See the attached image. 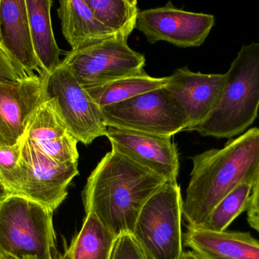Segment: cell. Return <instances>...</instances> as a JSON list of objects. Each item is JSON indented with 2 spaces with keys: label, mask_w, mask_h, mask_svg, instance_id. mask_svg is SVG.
Segmentation results:
<instances>
[{
  "label": "cell",
  "mask_w": 259,
  "mask_h": 259,
  "mask_svg": "<svg viewBox=\"0 0 259 259\" xmlns=\"http://www.w3.org/2000/svg\"><path fill=\"white\" fill-rule=\"evenodd\" d=\"M62 62L87 89L144 71L146 59L129 47L127 38L115 36L81 50H71Z\"/></svg>",
  "instance_id": "52a82bcc"
},
{
  "label": "cell",
  "mask_w": 259,
  "mask_h": 259,
  "mask_svg": "<svg viewBox=\"0 0 259 259\" xmlns=\"http://www.w3.org/2000/svg\"><path fill=\"white\" fill-rule=\"evenodd\" d=\"M55 259H62V255H56Z\"/></svg>",
  "instance_id": "f546056e"
},
{
  "label": "cell",
  "mask_w": 259,
  "mask_h": 259,
  "mask_svg": "<svg viewBox=\"0 0 259 259\" xmlns=\"http://www.w3.org/2000/svg\"><path fill=\"white\" fill-rule=\"evenodd\" d=\"M8 195H9V192L5 189L2 182H0V200L3 199V198L6 197V196H7Z\"/></svg>",
  "instance_id": "83f0119b"
},
{
  "label": "cell",
  "mask_w": 259,
  "mask_h": 259,
  "mask_svg": "<svg viewBox=\"0 0 259 259\" xmlns=\"http://www.w3.org/2000/svg\"><path fill=\"white\" fill-rule=\"evenodd\" d=\"M21 141L14 145L0 147V182L9 194L16 193L21 180Z\"/></svg>",
  "instance_id": "603a6c76"
},
{
  "label": "cell",
  "mask_w": 259,
  "mask_h": 259,
  "mask_svg": "<svg viewBox=\"0 0 259 259\" xmlns=\"http://www.w3.org/2000/svg\"><path fill=\"white\" fill-rule=\"evenodd\" d=\"M115 239L94 214H86L81 229L62 259H110Z\"/></svg>",
  "instance_id": "d6986e66"
},
{
  "label": "cell",
  "mask_w": 259,
  "mask_h": 259,
  "mask_svg": "<svg viewBox=\"0 0 259 259\" xmlns=\"http://www.w3.org/2000/svg\"><path fill=\"white\" fill-rule=\"evenodd\" d=\"M193 170L183 202L188 227L203 225L214 207L228 193L259 174V129H248L229 140L222 149H213L192 158Z\"/></svg>",
  "instance_id": "7a4b0ae2"
},
{
  "label": "cell",
  "mask_w": 259,
  "mask_h": 259,
  "mask_svg": "<svg viewBox=\"0 0 259 259\" xmlns=\"http://www.w3.org/2000/svg\"><path fill=\"white\" fill-rule=\"evenodd\" d=\"M53 212L16 195L0 200V255L12 259H55Z\"/></svg>",
  "instance_id": "277c9868"
},
{
  "label": "cell",
  "mask_w": 259,
  "mask_h": 259,
  "mask_svg": "<svg viewBox=\"0 0 259 259\" xmlns=\"http://www.w3.org/2000/svg\"><path fill=\"white\" fill-rule=\"evenodd\" d=\"M246 211L249 226L259 234V174L254 183Z\"/></svg>",
  "instance_id": "484cf974"
},
{
  "label": "cell",
  "mask_w": 259,
  "mask_h": 259,
  "mask_svg": "<svg viewBox=\"0 0 259 259\" xmlns=\"http://www.w3.org/2000/svg\"><path fill=\"white\" fill-rule=\"evenodd\" d=\"M255 182H243L228 193L199 228L214 232L227 231L233 221L247 210Z\"/></svg>",
  "instance_id": "7402d4cb"
},
{
  "label": "cell",
  "mask_w": 259,
  "mask_h": 259,
  "mask_svg": "<svg viewBox=\"0 0 259 259\" xmlns=\"http://www.w3.org/2000/svg\"><path fill=\"white\" fill-rule=\"evenodd\" d=\"M184 244L205 259H259V241L250 233L214 232L187 226Z\"/></svg>",
  "instance_id": "2e32d148"
},
{
  "label": "cell",
  "mask_w": 259,
  "mask_h": 259,
  "mask_svg": "<svg viewBox=\"0 0 259 259\" xmlns=\"http://www.w3.org/2000/svg\"><path fill=\"white\" fill-rule=\"evenodd\" d=\"M97 19L118 36L128 39L136 28L137 0H86Z\"/></svg>",
  "instance_id": "44dd1931"
},
{
  "label": "cell",
  "mask_w": 259,
  "mask_h": 259,
  "mask_svg": "<svg viewBox=\"0 0 259 259\" xmlns=\"http://www.w3.org/2000/svg\"><path fill=\"white\" fill-rule=\"evenodd\" d=\"M183 200L178 182H166L145 203L133 235L149 259H180Z\"/></svg>",
  "instance_id": "5b68a950"
},
{
  "label": "cell",
  "mask_w": 259,
  "mask_h": 259,
  "mask_svg": "<svg viewBox=\"0 0 259 259\" xmlns=\"http://www.w3.org/2000/svg\"><path fill=\"white\" fill-rule=\"evenodd\" d=\"M57 12L62 34L74 51L118 36L97 19L86 0H61Z\"/></svg>",
  "instance_id": "e0dca14e"
},
{
  "label": "cell",
  "mask_w": 259,
  "mask_h": 259,
  "mask_svg": "<svg viewBox=\"0 0 259 259\" xmlns=\"http://www.w3.org/2000/svg\"><path fill=\"white\" fill-rule=\"evenodd\" d=\"M110 259H149L132 234L125 233L115 239Z\"/></svg>",
  "instance_id": "cb8c5ba5"
},
{
  "label": "cell",
  "mask_w": 259,
  "mask_h": 259,
  "mask_svg": "<svg viewBox=\"0 0 259 259\" xmlns=\"http://www.w3.org/2000/svg\"><path fill=\"white\" fill-rule=\"evenodd\" d=\"M27 77L21 65L0 47V80L18 81Z\"/></svg>",
  "instance_id": "d4e9b609"
},
{
  "label": "cell",
  "mask_w": 259,
  "mask_h": 259,
  "mask_svg": "<svg viewBox=\"0 0 259 259\" xmlns=\"http://www.w3.org/2000/svg\"><path fill=\"white\" fill-rule=\"evenodd\" d=\"M101 109L107 127L172 137L189 126L185 113L164 88Z\"/></svg>",
  "instance_id": "8992f818"
},
{
  "label": "cell",
  "mask_w": 259,
  "mask_h": 259,
  "mask_svg": "<svg viewBox=\"0 0 259 259\" xmlns=\"http://www.w3.org/2000/svg\"><path fill=\"white\" fill-rule=\"evenodd\" d=\"M225 74L220 99L192 131L204 137L232 138L247 131L259 110V42L243 45Z\"/></svg>",
  "instance_id": "3957f363"
},
{
  "label": "cell",
  "mask_w": 259,
  "mask_h": 259,
  "mask_svg": "<svg viewBox=\"0 0 259 259\" xmlns=\"http://www.w3.org/2000/svg\"><path fill=\"white\" fill-rule=\"evenodd\" d=\"M180 259H205L203 257L201 256L199 254L196 253L194 251H187L184 252Z\"/></svg>",
  "instance_id": "4316f807"
},
{
  "label": "cell",
  "mask_w": 259,
  "mask_h": 259,
  "mask_svg": "<svg viewBox=\"0 0 259 259\" xmlns=\"http://www.w3.org/2000/svg\"><path fill=\"white\" fill-rule=\"evenodd\" d=\"M225 74L194 72L187 66L177 68L165 86L187 116L192 131L202 123L215 107L225 83Z\"/></svg>",
  "instance_id": "4fadbf2b"
},
{
  "label": "cell",
  "mask_w": 259,
  "mask_h": 259,
  "mask_svg": "<svg viewBox=\"0 0 259 259\" xmlns=\"http://www.w3.org/2000/svg\"><path fill=\"white\" fill-rule=\"evenodd\" d=\"M21 142V180L14 195L54 212L68 196V186L79 174L78 163L56 162L24 137Z\"/></svg>",
  "instance_id": "9c48e42d"
},
{
  "label": "cell",
  "mask_w": 259,
  "mask_h": 259,
  "mask_svg": "<svg viewBox=\"0 0 259 259\" xmlns=\"http://www.w3.org/2000/svg\"><path fill=\"white\" fill-rule=\"evenodd\" d=\"M0 259H12V258H8V257L4 256V255H0Z\"/></svg>",
  "instance_id": "4dcf8cb0"
},
{
  "label": "cell",
  "mask_w": 259,
  "mask_h": 259,
  "mask_svg": "<svg viewBox=\"0 0 259 259\" xmlns=\"http://www.w3.org/2000/svg\"><path fill=\"white\" fill-rule=\"evenodd\" d=\"M44 81L47 97L56 99L64 120L78 142L89 145L106 135L108 127L101 108L79 83L69 67L61 62Z\"/></svg>",
  "instance_id": "ba28073f"
},
{
  "label": "cell",
  "mask_w": 259,
  "mask_h": 259,
  "mask_svg": "<svg viewBox=\"0 0 259 259\" xmlns=\"http://www.w3.org/2000/svg\"><path fill=\"white\" fill-rule=\"evenodd\" d=\"M0 26L3 45L8 54L29 76L44 78L32 44L25 0H1Z\"/></svg>",
  "instance_id": "9a60e30c"
},
{
  "label": "cell",
  "mask_w": 259,
  "mask_h": 259,
  "mask_svg": "<svg viewBox=\"0 0 259 259\" xmlns=\"http://www.w3.org/2000/svg\"><path fill=\"white\" fill-rule=\"evenodd\" d=\"M168 76L153 78L145 71L106 85L87 88L88 94L100 108L120 103L136 96L165 88Z\"/></svg>",
  "instance_id": "ffe728a7"
},
{
  "label": "cell",
  "mask_w": 259,
  "mask_h": 259,
  "mask_svg": "<svg viewBox=\"0 0 259 259\" xmlns=\"http://www.w3.org/2000/svg\"><path fill=\"white\" fill-rule=\"evenodd\" d=\"M23 137L56 162L78 163V141L55 98L47 99L33 113Z\"/></svg>",
  "instance_id": "5bb4252c"
},
{
  "label": "cell",
  "mask_w": 259,
  "mask_h": 259,
  "mask_svg": "<svg viewBox=\"0 0 259 259\" xmlns=\"http://www.w3.org/2000/svg\"><path fill=\"white\" fill-rule=\"evenodd\" d=\"M0 2H1V0H0ZM0 47H2V48L3 49V50H5L4 47H3V39H2L1 26H0Z\"/></svg>",
  "instance_id": "f1b7e54d"
},
{
  "label": "cell",
  "mask_w": 259,
  "mask_h": 259,
  "mask_svg": "<svg viewBox=\"0 0 259 259\" xmlns=\"http://www.w3.org/2000/svg\"><path fill=\"white\" fill-rule=\"evenodd\" d=\"M166 180L112 149L90 175L83 193L93 214L115 237L134 233L142 208Z\"/></svg>",
  "instance_id": "6da1fadb"
},
{
  "label": "cell",
  "mask_w": 259,
  "mask_h": 259,
  "mask_svg": "<svg viewBox=\"0 0 259 259\" xmlns=\"http://www.w3.org/2000/svg\"><path fill=\"white\" fill-rule=\"evenodd\" d=\"M112 149L154 172L166 182H178L179 155L172 137L158 136L108 127Z\"/></svg>",
  "instance_id": "7c38bea8"
},
{
  "label": "cell",
  "mask_w": 259,
  "mask_h": 259,
  "mask_svg": "<svg viewBox=\"0 0 259 259\" xmlns=\"http://www.w3.org/2000/svg\"><path fill=\"white\" fill-rule=\"evenodd\" d=\"M214 24V15L183 10L168 2L161 7L140 11L136 28L150 44L166 41L188 48L203 44Z\"/></svg>",
  "instance_id": "30bf717a"
},
{
  "label": "cell",
  "mask_w": 259,
  "mask_h": 259,
  "mask_svg": "<svg viewBox=\"0 0 259 259\" xmlns=\"http://www.w3.org/2000/svg\"><path fill=\"white\" fill-rule=\"evenodd\" d=\"M32 44L45 79L60 65L61 50L52 27V0H25Z\"/></svg>",
  "instance_id": "ac0fdd59"
},
{
  "label": "cell",
  "mask_w": 259,
  "mask_h": 259,
  "mask_svg": "<svg viewBox=\"0 0 259 259\" xmlns=\"http://www.w3.org/2000/svg\"><path fill=\"white\" fill-rule=\"evenodd\" d=\"M47 99L45 81L38 75L0 80V147L21 141L33 113Z\"/></svg>",
  "instance_id": "8fae6325"
}]
</instances>
